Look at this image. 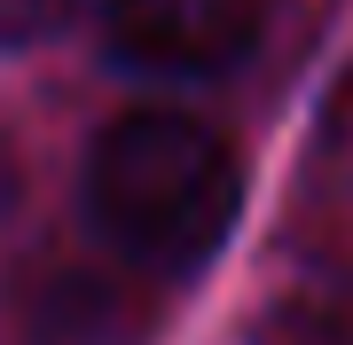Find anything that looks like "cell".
Returning <instances> with one entry per match:
<instances>
[{
  "label": "cell",
  "mask_w": 353,
  "mask_h": 345,
  "mask_svg": "<svg viewBox=\"0 0 353 345\" xmlns=\"http://www.w3.org/2000/svg\"><path fill=\"white\" fill-rule=\"evenodd\" d=\"M87 212L118 259L196 275L243 212V165L228 134L189 110H126L87 149Z\"/></svg>",
  "instance_id": "1"
},
{
  "label": "cell",
  "mask_w": 353,
  "mask_h": 345,
  "mask_svg": "<svg viewBox=\"0 0 353 345\" xmlns=\"http://www.w3.org/2000/svg\"><path fill=\"white\" fill-rule=\"evenodd\" d=\"M267 0H102V39L126 71L212 79L252 55Z\"/></svg>",
  "instance_id": "2"
},
{
  "label": "cell",
  "mask_w": 353,
  "mask_h": 345,
  "mask_svg": "<svg viewBox=\"0 0 353 345\" xmlns=\"http://www.w3.org/2000/svg\"><path fill=\"white\" fill-rule=\"evenodd\" d=\"M322 157L338 165V180L353 189V79H345V94L330 103V126H322Z\"/></svg>",
  "instance_id": "5"
},
{
  "label": "cell",
  "mask_w": 353,
  "mask_h": 345,
  "mask_svg": "<svg viewBox=\"0 0 353 345\" xmlns=\"http://www.w3.org/2000/svg\"><path fill=\"white\" fill-rule=\"evenodd\" d=\"M79 8H87V0H0V55L55 39V32H63Z\"/></svg>",
  "instance_id": "4"
},
{
  "label": "cell",
  "mask_w": 353,
  "mask_h": 345,
  "mask_svg": "<svg viewBox=\"0 0 353 345\" xmlns=\"http://www.w3.org/2000/svg\"><path fill=\"white\" fill-rule=\"evenodd\" d=\"M259 345H353V267L290 275L259 314Z\"/></svg>",
  "instance_id": "3"
}]
</instances>
